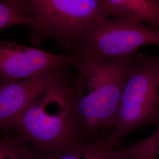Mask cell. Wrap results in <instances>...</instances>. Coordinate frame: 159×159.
Instances as JSON below:
<instances>
[{
    "label": "cell",
    "mask_w": 159,
    "mask_h": 159,
    "mask_svg": "<svg viewBox=\"0 0 159 159\" xmlns=\"http://www.w3.org/2000/svg\"><path fill=\"white\" fill-rule=\"evenodd\" d=\"M73 56L56 55L14 40L0 43L1 81L27 79L59 68L74 66Z\"/></svg>",
    "instance_id": "cell-6"
},
{
    "label": "cell",
    "mask_w": 159,
    "mask_h": 159,
    "mask_svg": "<svg viewBox=\"0 0 159 159\" xmlns=\"http://www.w3.org/2000/svg\"><path fill=\"white\" fill-rule=\"evenodd\" d=\"M64 68L27 79L0 83V128L14 127L30 105L41 95L58 84H67Z\"/></svg>",
    "instance_id": "cell-7"
},
{
    "label": "cell",
    "mask_w": 159,
    "mask_h": 159,
    "mask_svg": "<svg viewBox=\"0 0 159 159\" xmlns=\"http://www.w3.org/2000/svg\"><path fill=\"white\" fill-rule=\"evenodd\" d=\"M33 13L30 43L51 39L67 49L85 30L109 18L102 0H30Z\"/></svg>",
    "instance_id": "cell-5"
},
{
    "label": "cell",
    "mask_w": 159,
    "mask_h": 159,
    "mask_svg": "<svg viewBox=\"0 0 159 159\" xmlns=\"http://www.w3.org/2000/svg\"><path fill=\"white\" fill-rule=\"evenodd\" d=\"M150 45L159 47V31L131 20L108 18L93 24L68 50L76 63H100Z\"/></svg>",
    "instance_id": "cell-4"
},
{
    "label": "cell",
    "mask_w": 159,
    "mask_h": 159,
    "mask_svg": "<svg viewBox=\"0 0 159 159\" xmlns=\"http://www.w3.org/2000/svg\"><path fill=\"white\" fill-rule=\"evenodd\" d=\"M117 148H110L102 138L80 142L63 152L50 153L47 159H116Z\"/></svg>",
    "instance_id": "cell-9"
},
{
    "label": "cell",
    "mask_w": 159,
    "mask_h": 159,
    "mask_svg": "<svg viewBox=\"0 0 159 159\" xmlns=\"http://www.w3.org/2000/svg\"><path fill=\"white\" fill-rule=\"evenodd\" d=\"M4 132L0 140V159H47L50 154L24 142L14 128Z\"/></svg>",
    "instance_id": "cell-10"
},
{
    "label": "cell",
    "mask_w": 159,
    "mask_h": 159,
    "mask_svg": "<svg viewBox=\"0 0 159 159\" xmlns=\"http://www.w3.org/2000/svg\"><path fill=\"white\" fill-rule=\"evenodd\" d=\"M130 146L148 154L152 159H159V125L150 136L131 144Z\"/></svg>",
    "instance_id": "cell-12"
},
{
    "label": "cell",
    "mask_w": 159,
    "mask_h": 159,
    "mask_svg": "<svg viewBox=\"0 0 159 159\" xmlns=\"http://www.w3.org/2000/svg\"><path fill=\"white\" fill-rule=\"evenodd\" d=\"M116 159H152L148 154L131 147L130 145L117 149Z\"/></svg>",
    "instance_id": "cell-13"
},
{
    "label": "cell",
    "mask_w": 159,
    "mask_h": 159,
    "mask_svg": "<svg viewBox=\"0 0 159 159\" xmlns=\"http://www.w3.org/2000/svg\"><path fill=\"white\" fill-rule=\"evenodd\" d=\"M33 13L30 0L0 1V30L18 25L29 28L33 24Z\"/></svg>",
    "instance_id": "cell-11"
},
{
    "label": "cell",
    "mask_w": 159,
    "mask_h": 159,
    "mask_svg": "<svg viewBox=\"0 0 159 159\" xmlns=\"http://www.w3.org/2000/svg\"><path fill=\"white\" fill-rule=\"evenodd\" d=\"M109 18L131 20L159 32V0H102Z\"/></svg>",
    "instance_id": "cell-8"
},
{
    "label": "cell",
    "mask_w": 159,
    "mask_h": 159,
    "mask_svg": "<svg viewBox=\"0 0 159 159\" xmlns=\"http://www.w3.org/2000/svg\"><path fill=\"white\" fill-rule=\"evenodd\" d=\"M136 53L100 63H75L72 106L81 141L102 138L111 130Z\"/></svg>",
    "instance_id": "cell-1"
},
{
    "label": "cell",
    "mask_w": 159,
    "mask_h": 159,
    "mask_svg": "<svg viewBox=\"0 0 159 159\" xmlns=\"http://www.w3.org/2000/svg\"><path fill=\"white\" fill-rule=\"evenodd\" d=\"M73 85L52 87L32 102L12 128L24 142L41 151L56 153L80 140L72 106Z\"/></svg>",
    "instance_id": "cell-2"
},
{
    "label": "cell",
    "mask_w": 159,
    "mask_h": 159,
    "mask_svg": "<svg viewBox=\"0 0 159 159\" xmlns=\"http://www.w3.org/2000/svg\"><path fill=\"white\" fill-rule=\"evenodd\" d=\"M159 125V53H136L123 85L113 125L103 137L116 148L131 132Z\"/></svg>",
    "instance_id": "cell-3"
}]
</instances>
